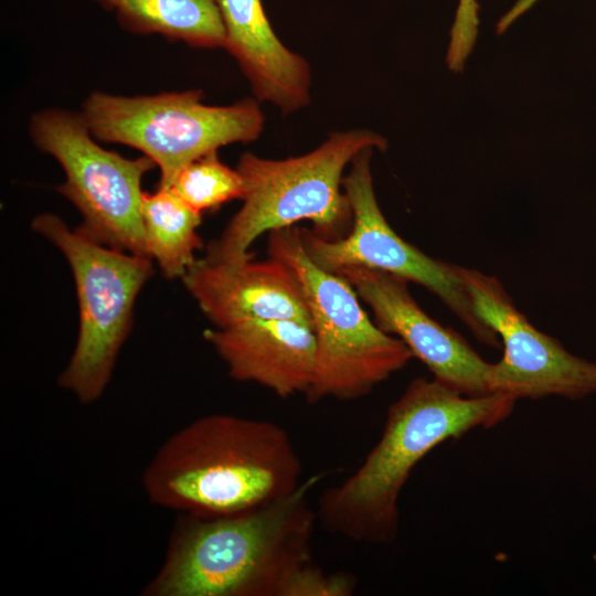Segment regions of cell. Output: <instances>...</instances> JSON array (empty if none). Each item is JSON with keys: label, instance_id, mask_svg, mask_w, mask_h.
Returning a JSON list of instances; mask_svg holds the SVG:
<instances>
[{"label": "cell", "instance_id": "13", "mask_svg": "<svg viewBox=\"0 0 596 596\" xmlns=\"http://www.w3.org/2000/svg\"><path fill=\"white\" fill-rule=\"evenodd\" d=\"M203 336L234 380L256 383L285 398L306 395L312 383L317 340L305 323L259 319L207 329Z\"/></svg>", "mask_w": 596, "mask_h": 596}, {"label": "cell", "instance_id": "16", "mask_svg": "<svg viewBox=\"0 0 596 596\" xmlns=\"http://www.w3.org/2000/svg\"><path fill=\"white\" fill-rule=\"evenodd\" d=\"M141 216L149 257L166 278H182L202 246L198 234L202 213L171 188H158L153 193L143 192Z\"/></svg>", "mask_w": 596, "mask_h": 596}, {"label": "cell", "instance_id": "8", "mask_svg": "<svg viewBox=\"0 0 596 596\" xmlns=\"http://www.w3.org/2000/svg\"><path fill=\"white\" fill-rule=\"evenodd\" d=\"M30 135L35 146L61 164L65 181L57 191L79 211L76 228L95 242L147 256L141 181L156 167L141 156L128 159L93 139L82 113L46 109L33 115Z\"/></svg>", "mask_w": 596, "mask_h": 596}, {"label": "cell", "instance_id": "2", "mask_svg": "<svg viewBox=\"0 0 596 596\" xmlns=\"http://www.w3.org/2000/svg\"><path fill=\"white\" fill-rule=\"evenodd\" d=\"M515 402L502 393L465 396L435 379H414L389 407L382 435L359 468L322 492L318 521L353 542L392 543L398 499L416 465L448 439L503 422Z\"/></svg>", "mask_w": 596, "mask_h": 596}, {"label": "cell", "instance_id": "7", "mask_svg": "<svg viewBox=\"0 0 596 596\" xmlns=\"http://www.w3.org/2000/svg\"><path fill=\"white\" fill-rule=\"evenodd\" d=\"M202 100L201 91L134 97L94 92L81 113L93 137L141 151L160 170L158 188H170L192 161L230 143L253 141L263 130L264 115L253 98L230 106Z\"/></svg>", "mask_w": 596, "mask_h": 596}, {"label": "cell", "instance_id": "3", "mask_svg": "<svg viewBox=\"0 0 596 596\" xmlns=\"http://www.w3.org/2000/svg\"><path fill=\"white\" fill-rule=\"evenodd\" d=\"M296 447L280 425L202 416L172 434L142 473L149 500L180 513L234 514L277 501L301 483Z\"/></svg>", "mask_w": 596, "mask_h": 596}, {"label": "cell", "instance_id": "17", "mask_svg": "<svg viewBox=\"0 0 596 596\" xmlns=\"http://www.w3.org/2000/svg\"><path fill=\"white\" fill-rule=\"evenodd\" d=\"M195 211L214 210L234 199H243L244 180L237 169L224 164L217 151L206 153L185 166L170 187Z\"/></svg>", "mask_w": 596, "mask_h": 596}, {"label": "cell", "instance_id": "15", "mask_svg": "<svg viewBox=\"0 0 596 596\" xmlns=\"http://www.w3.org/2000/svg\"><path fill=\"white\" fill-rule=\"evenodd\" d=\"M116 12L118 21L139 34L157 33L194 47L225 45L216 0H95Z\"/></svg>", "mask_w": 596, "mask_h": 596}, {"label": "cell", "instance_id": "18", "mask_svg": "<svg viewBox=\"0 0 596 596\" xmlns=\"http://www.w3.org/2000/svg\"><path fill=\"white\" fill-rule=\"evenodd\" d=\"M356 578L350 573H328L313 563L304 567L290 583L286 596H350Z\"/></svg>", "mask_w": 596, "mask_h": 596}, {"label": "cell", "instance_id": "19", "mask_svg": "<svg viewBox=\"0 0 596 596\" xmlns=\"http://www.w3.org/2000/svg\"><path fill=\"white\" fill-rule=\"evenodd\" d=\"M478 24L477 1L459 0L447 53V64L450 70L455 72L462 70L465 61L476 42Z\"/></svg>", "mask_w": 596, "mask_h": 596}, {"label": "cell", "instance_id": "5", "mask_svg": "<svg viewBox=\"0 0 596 596\" xmlns=\"http://www.w3.org/2000/svg\"><path fill=\"white\" fill-rule=\"evenodd\" d=\"M268 253L295 273L310 310L317 340L315 375L306 393L310 403L360 398L414 358L403 341L370 319L343 277L309 258L300 228L269 232Z\"/></svg>", "mask_w": 596, "mask_h": 596}, {"label": "cell", "instance_id": "11", "mask_svg": "<svg viewBox=\"0 0 596 596\" xmlns=\"http://www.w3.org/2000/svg\"><path fill=\"white\" fill-rule=\"evenodd\" d=\"M334 273L370 307L377 327L403 341L435 380L465 396L492 393V363L485 361L454 329L428 316L411 295L406 279L362 266H348Z\"/></svg>", "mask_w": 596, "mask_h": 596}, {"label": "cell", "instance_id": "12", "mask_svg": "<svg viewBox=\"0 0 596 596\" xmlns=\"http://www.w3.org/2000/svg\"><path fill=\"white\" fill-rule=\"evenodd\" d=\"M181 279L216 328L259 319H288L312 328L300 281L275 257L230 264L196 259Z\"/></svg>", "mask_w": 596, "mask_h": 596}, {"label": "cell", "instance_id": "14", "mask_svg": "<svg viewBox=\"0 0 596 596\" xmlns=\"http://www.w3.org/2000/svg\"><path fill=\"white\" fill-rule=\"evenodd\" d=\"M225 45L248 78L258 100L273 103L285 114L310 99V67L275 34L262 0H216Z\"/></svg>", "mask_w": 596, "mask_h": 596}, {"label": "cell", "instance_id": "10", "mask_svg": "<svg viewBox=\"0 0 596 596\" xmlns=\"http://www.w3.org/2000/svg\"><path fill=\"white\" fill-rule=\"evenodd\" d=\"M462 277L475 310L503 344L501 360L491 365L492 393L515 400H579L596 393V362L572 354L538 330L494 276L462 267Z\"/></svg>", "mask_w": 596, "mask_h": 596}, {"label": "cell", "instance_id": "1", "mask_svg": "<svg viewBox=\"0 0 596 596\" xmlns=\"http://www.w3.org/2000/svg\"><path fill=\"white\" fill-rule=\"evenodd\" d=\"M322 473L290 494L247 511L201 517L181 513L163 563L145 596H286L304 567L313 563L318 521L309 503Z\"/></svg>", "mask_w": 596, "mask_h": 596}, {"label": "cell", "instance_id": "4", "mask_svg": "<svg viewBox=\"0 0 596 596\" xmlns=\"http://www.w3.org/2000/svg\"><path fill=\"white\" fill-rule=\"evenodd\" d=\"M384 151L387 141L368 129L333 132L311 152L285 160L243 153L237 163L243 205L203 257L210 263H238L253 257L249 247L264 233L310 221L323 237L352 219L342 188L345 167L363 149Z\"/></svg>", "mask_w": 596, "mask_h": 596}, {"label": "cell", "instance_id": "9", "mask_svg": "<svg viewBox=\"0 0 596 596\" xmlns=\"http://www.w3.org/2000/svg\"><path fill=\"white\" fill-rule=\"evenodd\" d=\"M373 148L360 151L342 179L352 211V228L345 237L327 238L300 228L309 258L320 268L337 272L362 266L389 272L435 294L481 342L500 348L498 334L479 317L462 277V267L435 259L403 240L384 217L373 188Z\"/></svg>", "mask_w": 596, "mask_h": 596}, {"label": "cell", "instance_id": "6", "mask_svg": "<svg viewBox=\"0 0 596 596\" xmlns=\"http://www.w3.org/2000/svg\"><path fill=\"white\" fill-rule=\"evenodd\" d=\"M32 230L63 253L76 285L78 337L58 385L81 403H93L129 334L137 296L153 273L151 258L99 244L52 213L38 215Z\"/></svg>", "mask_w": 596, "mask_h": 596}]
</instances>
